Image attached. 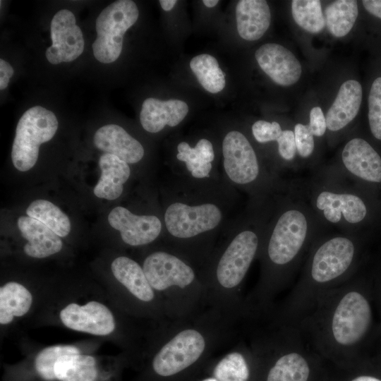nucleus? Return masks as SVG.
<instances>
[{
  "instance_id": "obj_27",
  "label": "nucleus",
  "mask_w": 381,
  "mask_h": 381,
  "mask_svg": "<svg viewBox=\"0 0 381 381\" xmlns=\"http://www.w3.org/2000/svg\"><path fill=\"white\" fill-rule=\"evenodd\" d=\"M32 296L23 285L10 282L0 288V323H11L14 317H21L30 310Z\"/></svg>"
},
{
  "instance_id": "obj_20",
  "label": "nucleus",
  "mask_w": 381,
  "mask_h": 381,
  "mask_svg": "<svg viewBox=\"0 0 381 381\" xmlns=\"http://www.w3.org/2000/svg\"><path fill=\"white\" fill-rule=\"evenodd\" d=\"M188 104L179 99L160 100L146 99L142 105L140 121L145 131L151 133L161 132L165 127H176L188 112Z\"/></svg>"
},
{
  "instance_id": "obj_35",
  "label": "nucleus",
  "mask_w": 381,
  "mask_h": 381,
  "mask_svg": "<svg viewBox=\"0 0 381 381\" xmlns=\"http://www.w3.org/2000/svg\"><path fill=\"white\" fill-rule=\"evenodd\" d=\"M251 131L255 140L259 143L265 144L276 141L283 130L277 121L259 120L252 125Z\"/></svg>"
},
{
  "instance_id": "obj_36",
  "label": "nucleus",
  "mask_w": 381,
  "mask_h": 381,
  "mask_svg": "<svg viewBox=\"0 0 381 381\" xmlns=\"http://www.w3.org/2000/svg\"><path fill=\"white\" fill-rule=\"evenodd\" d=\"M294 133L298 155L303 158L310 157L314 150L315 140L314 135L308 125L297 123Z\"/></svg>"
},
{
  "instance_id": "obj_25",
  "label": "nucleus",
  "mask_w": 381,
  "mask_h": 381,
  "mask_svg": "<svg viewBox=\"0 0 381 381\" xmlns=\"http://www.w3.org/2000/svg\"><path fill=\"white\" fill-rule=\"evenodd\" d=\"M111 270L116 280L136 298L143 302L154 299V289L137 262L126 256H119L112 261Z\"/></svg>"
},
{
  "instance_id": "obj_15",
  "label": "nucleus",
  "mask_w": 381,
  "mask_h": 381,
  "mask_svg": "<svg viewBox=\"0 0 381 381\" xmlns=\"http://www.w3.org/2000/svg\"><path fill=\"white\" fill-rule=\"evenodd\" d=\"M59 317L68 328L94 335H108L116 326L110 310L102 303L95 301L83 306L70 303L61 310Z\"/></svg>"
},
{
  "instance_id": "obj_34",
  "label": "nucleus",
  "mask_w": 381,
  "mask_h": 381,
  "mask_svg": "<svg viewBox=\"0 0 381 381\" xmlns=\"http://www.w3.org/2000/svg\"><path fill=\"white\" fill-rule=\"evenodd\" d=\"M368 120L372 134L381 140V77L373 81L369 92Z\"/></svg>"
},
{
  "instance_id": "obj_42",
  "label": "nucleus",
  "mask_w": 381,
  "mask_h": 381,
  "mask_svg": "<svg viewBox=\"0 0 381 381\" xmlns=\"http://www.w3.org/2000/svg\"><path fill=\"white\" fill-rule=\"evenodd\" d=\"M349 381H381V380L373 376L362 375L354 377Z\"/></svg>"
},
{
  "instance_id": "obj_22",
  "label": "nucleus",
  "mask_w": 381,
  "mask_h": 381,
  "mask_svg": "<svg viewBox=\"0 0 381 381\" xmlns=\"http://www.w3.org/2000/svg\"><path fill=\"white\" fill-rule=\"evenodd\" d=\"M236 19L239 36L248 41H255L270 27V9L264 0H241L236 5Z\"/></svg>"
},
{
  "instance_id": "obj_23",
  "label": "nucleus",
  "mask_w": 381,
  "mask_h": 381,
  "mask_svg": "<svg viewBox=\"0 0 381 381\" xmlns=\"http://www.w3.org/2000/svg\"><path fill=\"white\" fill-rule=\"evenodd\" d=\"M361 100V84L354 80L344 82L327 113V128L337 131L347 126L358 113Z\"/></svg>"
},
{
  "instance_id": "obj_14",
  "label": "nucleus",
  "mask_w": 381,
  "mask_h": 381,
  "mask_svg": "<svg viewBox=\"0 0 381 381\" xmlns=\"http://www.w3.org/2000/svg\"><path fill=\"white\" fill-rule=\"evenodd\" d=\"M74 14L68 9H61L51 22L52 44L46 51V57L52 64L70 62L83 52L84 39L80 28L76 25Z\"/></svg>"
},
{
  "instance_id": "obj_6",
  "label": "nucleus",
  "mask_w": 381,
  "mask_h": 381,
  "mask_svg": "<svg viewBox=\"0 0 381 381\" xmlns=\"http://www.w3.org/2000/svg\"><path fill=\"white\" fill-rule=\"evenodd\" d=\"M222 156L224 179L235 190L247 193L249 203H262L275 197L276 174L262 166L252 144L241 131L231 130L224 135Z\"/></svg>"
},
{
  "instance_id": "obj_26",
  "label": "nucleus",
  "mask_w": 381,
  "mask_h": 381,
  "mask_svg": "<svg viewBox=\"0 0 381 381\" xmlns=\"http://www.w3.org/2000/svg\"><path fill=\"white\" fill-rule=\"evenodd\" d=\"M98 368L95 358L79 353L60 356L53 367L52 381H96Z\"/></svg>"
},
{
  "instance_id": "obj_7",
  "label": "nucleus",
  "mask_w": 381,
  "mask_h": 381,
  "mask_svg": "<svg viewBox=\"0 0 381 381\" xmlns=\"http://www.w3.org/2000/svg\"><path fill=\"white\" fill-rule=\"evenodd\" d=\"M273 326L271 335L264 341L274 355L266 381H309L311 361L319 355L298 326L275 323Z\"/></svg>"
},
{
  "instance_id": "obj_17",
  "label": "nucleus",
  "mask_w": 381,
  "mask_h": 381,
  "mask_svg": "<svg viewBox=\"0 0 381 381\" xmlns=\"http://www.w3.org/2000/svg\"><path fill=\"white\" fill-rule=\"evenodd\" d=\"M315 206L329 223L355 224L362 222L367 214V207L358 195L348 192L320 190L315 199Z\"/></svg>"
},
{
  "instance_id": "obj_38",
  "label": "nucleus",
  "mask_w": 381,
  "mask_h": 381,
  "mask_svg": "<svg viewBox=\"0 0 381 381\" xmlns=\"http://www.w3.org/2000/svg\"><path fill=\"white\" fill-rule=\"evenodd\" d=\"M314 136H322L327 130L326 117L320 107H313L310 112V122L308 124Z\"/></svg>"
},
{
  "instance_id": "obj_41",
  "label": "nucleus",
  "mask_w": 381,
  "mask_h": 381,
  "mask_svg": "<svg viewBox=\"0 0 381 381\" xmlns=\"http://www.w3.org/2000/svg\"><path fill=\"white\" fill-rule=\"evenodd\" d=\"M176 3H177L176 0H160L159 1V4L162 6V8L166 11H171Z\"/></svg>"
},
{
  "instance_id": "obj_9",
  "label": "nucleus",
  "mask_w": 381,
  "mask_h": 381,
  "mask_svg": "<svg viewBox=\"0 0 381 381\" xmlns=\"http://www.w3.org/2000/svg\"><path fill=\"white\" fill-rule=\"evenodd\" d=\"M138 16V8L131 0L116 1L99 13L96 20L97 36L92 44L96 59L109 64L119 58L123 35L135 24Z\"/></svg>"
},
{
  "instance_id": "obj_31",
  "label": "nucleus",
  "mask_w": 381,
  "mask_h": 381,
  "mask_svg": "<svg viewBox=\"0 0 381 381\" xmlns=\"http://www.w3.org/2000/svg\"><path fill=\"white\" fill-rule=\"evenodd\" d=\"M291 12L296 24L308 32L318 33L326 25L319 0H294Z\"/></svg>"
},
{
  "instance_id": "obj_24",
  "label": "nucleus",
  "mask_w": 381,
  "mask_h": 381,
  "mask_svg": "<svg viewBox=\"0 0 381 381\" xmlns=\"http://www.w3.org/2000/svg\"><path fill=\"white\" fill-rule=\"evenodd\" d=\"M99 166L101 176L93 190L95 195L109 200L117 199L131 177L129 164L115 155L104 153L99 158Z\"/></svg>"
},
{
  "instance_id": "obj_5",
  "label": "nucleus",
  "mask_w": 381,
  "mask_h": 381,
  "mask_svg": "<svg viewBox=\"0 0 381 381\" xmlns=\"http://www.w3.org/2000/svg\"><path fill=\"white\" fill-rule=\"evenodd\" d=\"M274 201L248 203L246 211L224 228L221 246L205 265L206 277L222 289H238L258 258Z\"/></svg>"
},
{
  "instance_id": "obj_12",
  "label": "nucleus",
  "mask_w": 381,
  "mask_h": 381,
  "mask_svg": "<svg viewBox=\"0 0 381 381\" xmlns=\"http://www.w3.org/2000/svg\"><path fill=\"white\" fill-rule=\"evenodd\" d=\"M206 347V339L199 330L183 329L174 334L156 353L152 368L162 377L174 375L198 361Z\"/></svg>"
},
{
  "instance_id": "obj_2",
  "label": "nucleus",
  "mask_w": 381,
  "mask_h": 381,
  "mask_svg": "<svg viewBox=\"0 0 381 381\" xmlns=\"http://www.w3.org/2000/svg\"><path fill=\"white\" fill-rule=\"evenodd\" d=\"M310 212L276 198L258 258L260 278L251 298L258 313L271 310L273 298L289 286L315 241Z\"/></svg>"
},
{
  "instance_id": "obj_40",
  "label": "nucleus",
  "mask_w": 381,
  "mask_h": 381,
  "mask_svg": "<svg viewBox=\"0 0 381 381\" xmlns=\"http://www.w3.org/2000/svg\"><path fill=\"white\" fill-rule=\"evenodd\" d=\"M362 3L368 12L381 19V0H363Z\"/></svg>"
},
{
  "instance_id": "obj_30",
  "label": "nucleus",
  "mask_w": 381,
  "mask_h": 381,
  "mask_svg": "<svg viewBox=\"0 0 381 381\" xmlns=\"http://www.w3.org/2000/svg\"><path fill=\"white\" fill-rule=\"evenodd\" d=\"M26 214L43 223L60 237L66 236L71 231L68 217L50 201L36 200L32 202L26 210Z\"/></svg>"
},
{
  "instance_id": "obj_43",
  "label": "nucleus",
  "mask_w": 381,
  "mask_h": 381,
  "mask_svg": "<svg viewBox=\"0 0 381 381\" xmlns=\"http://www.w3.org/2000/svg\"><path fill=\"white\" fill-rule=\"evenodd\" d=\"M202 3L207 8H212V7H214L219 3V1L218 0H203Z\"/></svg>"
},
{
  "instance_id": "obj_33",
  "label": "nucleus",
  "mask_w": 381,
  "mask_h": 381,
  "mask_svg": "<svg viewBox=\"0 0 381 381\" xmlns=\"http://www.w3.org/2000/svg\"><path fill=\"white\" fill-rule=\"evenodd\" d=\"M80 350L71 345H56L42 349L35 360V368L39 376L46 381H52L53 367L57 359L65 354L79 353Z\"/></svg>"
},
{
  "instance_id": "obj_32",
  "label": "nucleus",
  "mask_w": 381,
  "mask_h": 381,
  "mask_svg": "<svg viewBox=\"0 0 381 381\" xmlns=\"http://www.w3.org/2000/svg\"><path fill=\"white\" fill-rule=\"evenodd\" d=\"M213 373L217 381H248L250 370L245 356L234 351L217 364Z\"/></svg>"
},
{
  "instance_id": "obj_19",
  "label": "nucleus",
  "mask_w": 381,
  "mask_h": 381,
  "mask_svg": "<svg viewBox=\"0 0 381 381\" xmlns=\"http://www.w3.org/2000/svg\"><path fill=\"white\" fill-rule=\"evenodd\" d=\"M341 159L344 167L353 176L369 182H381V157L362 138H353L344 147Z\"/></svg>"
},
{
  "instance_id": "obj_39",
  "label": "nucleus",
  "mask_w": 381,
  "mask_h": 381,
  "mask_svg": "<svg viewBox=\"0 0 381 381\" xmlns=\"http://www.w3.org/2000/svg\"><path fill=\"white\" fill-rule=\"evenodd\" d=\"M14 73L12 66L4 59L0 60V89H5Z\"/></svg>"
},
{
  "instance_id": "obj_3",
  "label": "nucleus",
  "mask_w": 381,
  "mask_h": 381,
  "mask_svg": "<svg viewBox=\"0 0 381 381\" xmlns=\"http://www.w3.org/2000/svg\"><path fill=\"white\" fill-rule=\"evenodd\" d=\"M372 321L369 300L351 278L325 293L296 326L320 356L350 362L368 334Z\"/></svg>"
},
{
  "instance_id": "obj_13",
  "label": "nucleus",
  "mask_w": 381,
  "mask_h": 381,
  "mask_svg": "<svg viewBox=\"0 0 381 381\" xmlns=\"http://www.w3.org/2000/svg\"><path fill=\"white\" fill-rule=\"evenodd\" d=\"M108 222L130 246H146L164 236L162 214H138L118 206L109 212Z\"/></svg>"
},
{
  "instance_id": "obj_11",
  "label": "nucleus",
  "mask_w": 381,
  "mask_h": 381,
  "mask_svg": "<svg viewBox=\"0 0 381 381\" xmlns=\"http://www.w3.org/2000/svg\"><path fill=\"white\" fill-rule=\"evenodd\" d=\"M176 164L172 176L194 183L217 184L226 182L216 163L213 143L207 138H200L195 146L181 141L176 145Z\"/></svg>"
},
{
  "instance_id": "obj_4",
  "label": "nucleus",
  "mask_w": 381,
  "mask_h": 381,
  "mask_svg": "<svg viewBox=\"0 0 381 381\" xmlns=\"http://www.w3.org/2000/svg\"><path fill=\"white\" fill-rule=\"evenodd\" d=\"M357 255L355 241L337 235L315 240L301 275L273 315V322L297 325L327 291L351 278Z\"/></svg>"
},
{
  "instance_id": "obj_16",
  "label": "nucleus",
  "mask_w": 381,
  "mask_h": 381,
  "mask_svg": "<svg viewBox=\"0 0 381 381\" xmlns=\"http://www.w3.org/2000/svg\"><path fill=\"white\" fill-rule=\"evenodd\" d=\"M255 57L260 68L279 85H291L301 75L299 61L290 50L279 44H262L256 50Z\"/></svg>"
},
{
  "instance_id": "obj_1",
  "label": "nucleus",
  "mask_w": 381,
  "mask_h": 381,
  "mask_svg": "<svg viewBox=\"0 0 381 381\" xmlns=\"http://www.w3.org/2000/svg\"><path fill=\"white\" fill-rule=\"evenodd\" d=\"M237 190L226 182L200 184L172 179L162 209L168 246L193 264H205L231 220Z\"/></svg>"
},
{
  "instance_id": "obj_8",
  "label": "nucleus",
  "mask_w": 381,
  "mask_h": 381,
  "mask_svg": "<svg viewBox=\"0 0 381 381\" xmlns=\"http://www.w3.org/2000/svg\"><path fill=\"white\" fill-rule=\"evenodd\" d=\"M58 128L55 114L41 107L27 110L18 121L16 130L11 159L14 167L27 171L35 164L42 143L49 141Z\"/></svg>"
},
{
  "instance_id": "obj_44",
  "label": "nucleus",
  "mask_w": 381,
  "mask_h": 381,
  "mask_svg": "<svg viewBox=\"0 0 381 381\" xmlns=\"http://www.w3.org/2000/svg\"><path fill=\"white\" fill-rule=\"evenodd\" d=\"M203 381H217V380L214 378H209V379L204 380Z\"/></svg>"
},
{
  "instance_id": "obj_21",
  "label": "nucleus",
  "mask_w": 381,
  "mask_h": 381,
  "mask_svg": "<svg viewBox=\"0 0 381 381\" xmlns=\"http://www.w3.org/2000/svg\"><path fill=\"white\" fill-rule=\"evenodd\" d=\"M17 224L23 237L28 241L23 248L27 255L44 258L61 250L63 243L60 236L40 221L20 216Z\"/></svg>"
},
{
  "instance_id": "obj_29",
  "label": "nucleus",
  "mask_w": 381,
  "mask_h": 381,
  "mask_svg": "<svg viewBox=\"0 0 381 381\" xmlns=\"http://www.w3.org/2000/svg\"><path fill=\"white\" fill-rule=\"evenodd\" d=\"M190 67L199 83L211 93H218L225 87V74L217 59L210 54H201L193 57Z\"/></svg>"
},
{
  "instance_id": "obj_18",
  "label": "nucleus",
  "mask_w": 381,
  "mask_h": 381,
  "mask_svg": "<svg viewBox=\"0 0 381 381\" xmlns=\"http://www.w3.org/2000/svg\"><path fill=\"white\" fill-rule=\"evenodd\" d=\"M93 141L99 150L115 155L128 164L139 163L145 156L143 145L119 125L109 124L99 128Z\"/></svg>"
},
{
  "instance_id": "obj_37",
  "label": "nucleus",
  "mask_w": 381,
  "mask_h": 381,
  "mask_svg": "<svg viewBox=\"0 0 381 381\" xmlns=\"http://www.w3.org/2000/svg\"><path fill=\"white\" fill-rule=\"evenodd\" d=\"M276 142L279 156L285 161L293 160L297 152L294 133L283 130Z\"/></svg>"
},
{
  "instance_id": "obj_10",
  "label": "nucleus",
  "mask_w": 381,
  "mask_h": 381,
  "mask_svg": "<svg viewBox=\"0 0 381 381\" xmlns=\"http://www.w3.org/2000/svg\"><path fill=\"white\" fill-rule=\"evenodd\" d=\"M142 267L152 288L158 291L186 290L199 282L195 264L169 246L150 253Z\"/></svg>"
},
{
  "instance_id": "obj_28",
  "label": "nucleus",
  "mask_w": 381,
  "mask_h": 381,
  "mask_svg": "<svg viewBox=\"0 0 381 381\" xmlns=\"http://www.w3.org/2000/svg\"><path fill=\"white\" fill-rule=\"evenodd\" d=\"M358 14L356 1H335L329 4L325 10V25L333 36L344 37L352 29Z\"/></svg>"
}]
</instances>
